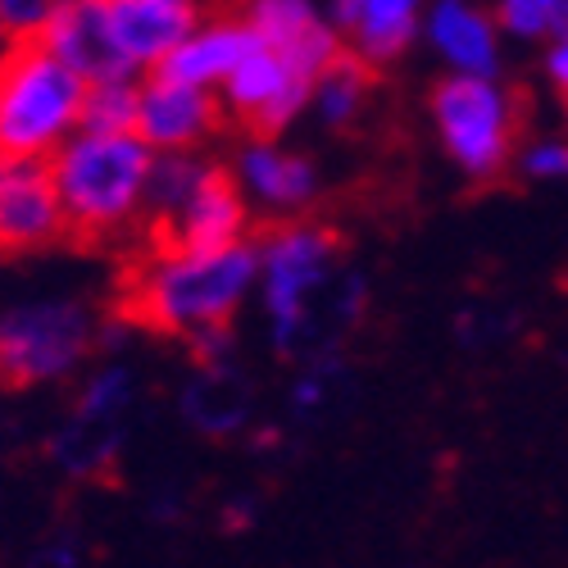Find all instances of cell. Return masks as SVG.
<instances>
[{"label":"cell","instance_id":"cell-1","mask_svg":"<svg viewBox=\"0 0 568 568\" xmlns=\"http://www.w3.org/2000/svg\"><path fill=\"white\" fill-rule=\"evenodd\" d=\"M260 282L255 242L223 251H182L164 246L136 264L128 282V310L169 337H210L236 318Z\"/></svg>","mask_w":568,"mask_h":568},{"label":"cell","instance_id":"cell-2","mask_svg":"<svg viewBox=\"0 0 568 568\" xmlns=\"http://www.w3.org/2000/svg\"><path fill=\"white\" fill-rule=\"evenodd\" d=\"M155 151L136 132H73L51 155V178L69 232L110 242L146 214Z\"/></svg>","mask_w":568,"mask_h":568},{"label":"cell","instance_id":"cell-3","mask_svg":"<svg viewBox=\"0 0 568 568\" xmlns=\"http://www.w3.org/2000/svg\"><path fill=\"white\" fill-rule=\"evenodd\" d=\"M87 78L60 64L41 41L0 51V160H41L82 128Z\"/></svg>","mask_w":568,"mask_h":568},{"label":"cell","instance_id":"cell-4","mask_svg":"<svg viewBox=\"0 0 568 568\" xmlns=\"http://www.w3.org/2000/svg\"><path fill=\"white\" fill-rule=\"evenodd\" d=\"M260 310L268 318V337L277 351H296V342L310 333L314 296L333 287L337 277V232L310 223V219H287L260 242Z\"/></svg>","mask_w":568,"mask_h":568},{"label":"cell","instance_id":"cell-5","mask_svg":"<svg viewBox=\"0 0 568 568\" xmlns=\"http://www.w3.org/2000/svg\"><path fill=\"white\" fill-rule=\"evenodd\" d=\"M433 128L446 160L473 178H496L518 146V101L500 78H442L433 87Z\"/></svg>","mask_w":568,"mask_h":568},{"label":"cell","instance_id":"cell-6","mask_svg":"<svg viewBox=\"0 0 568 568\" xmlns=\"http://www.w3.org/2000/svg\"><path fill=\"white\" fill-rule=\"evenodd\" d=\"M97 346V314L73 296L23 301L0 314V383L37 387L69 377Z\"/></svg>","mask_w":568,"mask_h":568},{"label":"cell","instance_id":"cell-7","mask_svg":"<svg viewBox=\"0 0 568 568\" xmlns=\"http://www.w3.org/2000/svg\"><path fill=\"white\" fill-rule=\"evenodd\" d=\"M310 87L314 82L305 73H296L287 60H277L273 51L255 45V51L236 64V73L219 87V101L255 136H277L310 110Z\"/></svg>","mask_w":568,"mask_h":568},{"label":"cell","instance_id":"cell-8","mask_svg":"<svg viewBox=\"0 0 568 568\" xmlns=\"http://www.w3.org/2000/svg\"><path fill=\"white\" fill-rule=\"evenodd\" d=\"M223 110L214 91H196L164 73L141 78L136 87V136L155 155H201V146L219 132Z\"/></svg>","mask_w":568,"mask_h":568},{"label":"cell","instance_id":"cell-9","mask_svg":"<svg viewBox=\"0 0 568 568\" xmlns=\"http://www.w3.org/2000/svg\"><path fill=\"white\" fill-rule=\"evenodd\" d=\"M227 178L236 182V192H242L246 205H255L264 214H282V219L310 210L323 186L310 155L282 146L277 136H255V132L232 151Z\"/></svg>","mask_w":568,"mask_h":568},{"label":"cell","instance_id":"cell-10","mask_svg":"<svg viewBox=\"0 0 568 568\" xmlns=\"http://www.w3.org/2000/svg\"><path fill=\"white\" fill-rule=\"evenodd\" d=\"M69 236V219L55 192L51 164L0 160V251L28 255Z\"/></svg>","mask_w":568,"mask_h":568},{"label":"cell","instance_id":"cell-11","mask_svg":"<svg viewBox=\"0 0 568 568\" xmlns=\"http://www.w3.org/2000/svg\"><path fill=\"white\" fill-rule=\"evenodd\" d=\"M105 32L114 45V60L128 78L160 73V64L182 45V37L196 28L201 10L192 0H101Z\"/></svg>","mask_w":568,"mask_h":568},{"label":"cell","instance_id":"cell-12","mask_svg":"<svg viewBox=\"0 0 568 568\" xmlns=\"http://www.w3.org/2000/svg\"><path fill=\"white\" fill-rule=\"evenodd\" d=\"M242 23L255 32L264 51L287 60L310 82L346 55L337 28L327 23V14L314 0H242Z\"/></svg>","mask_w":568,"mask_h":568},{"label":"cell","instance_id":"cell-13","mask_svg":"<svg viewBox=\"0 0 568 568\" xmlns=\"http://www.w3.org/2000/svg\"><path fill=\"white\" fill-rule=\"evenodd\" d=\"M450 78H496L505 60V37L478 0H428L423 37Z\"/></svg>","mask_w":568,"mask_h":568},{"label":"cell","instance_id":"cell-14","mask_svg":"<svg viewBox=\"0 0 568 568\" xmlns=\"http://www.w3.org/2000/svg\"><path fill=\"white\" fill-rule=\"evenodd\" d=\"M423 10L428 0H333L327 23L337 28L346 55L377 69L400 60L423 37Z\"/></svg>","mask_w":568,"mask_h":568},{"label":"cell","instance_id":"cell-15","mask_svg":"<svg viewBox=\"0 0 568 568\" xmlns=\"http://www.w3.org/2000/svg\"><path fill=\"white\" fill-rule=\"evenodd\" d=\"M164 246H182V251H223V246H242L251 242V205L236 192V182L227 178V169H210V178L192 192L164 227Z\"/></svg>","mask_w":568,"mask_h":568},{"label":"cell","instance_id":"cell-16","mask_svg":"<svg viewBox=\"0 0 568 568\" xmlns=\"http://www.w3.org/2000/svg\"><path fill=\"white\" fill-rule=\"evenodd\" d=\"M255 32L242 23V14H214V19H196V28L182 37L178 51L160 64L164 78L173 82H186L196 91H214L236 73L251 51H255Z\"/></svg>","mask_w":568,"mask_h":568},{"label":"cell","instance_id":"cell-17","mask_svg":"<svg viewBox=\"0 0 568 568\" xmlns=\"http://www.w3.org/2000/svg\"><path fill=\"white\" fill-rule=\"evenodd\" d=\"M45 51L60 64H69L87 82H105V78H128L114 60V45L105 32V6L101 0H55L51 23L37 37Z\"/></svg>","mask_w":568,"mask_h":568},{"label":"cell","instance_id":"cell-18","mask_svg":"<svg viewBox=\"0 0 568 568\" xmlns=\"http://www.w3.org/2000/svg\"><path fill=\"white\" fill-rule=\"evenodd\" d=\"M368 91H373V69L359 64L355 55H342L314 78L310 110L323 128H351L368 105Z\"/></svg>","mask_w":568,"mask_h":568},{"label":"cell","instance_id":"cell-19","mask_svg":"<svg viewBox=\"0 0 568 568\" xmlns=\"http://www.w3.org/2000/svg\"><path fill=\"white\" fill-rule=\"evenodd\" d=\"M214 160L205 155H155V169H151V186H146V214L155 219V227H164L192 192L210 178Z\"/></svg>","mask_w":568,"mask_h":568},{"label":"cell","instance_id":"cell-20","mask_svg":"<svg viewBox=\"0 0 568 568\" xmlns=\"http://www.w3.org/2000/svg\"><path fill=\"white\" fill-rule=\"evenodd\" d=\"M136 87H141V78L87 82L82 132H132L136 128Z\"/></svg>","mask_w":568,"mask_h":568},{"label":"cell","instance_id":"cell-21","mask_svg":"<svg viewBox=\"0 0 568 568\" xmlns=\"http://www.w3.org/2000/svg\"><path fill=\"white\" fill-rule=\"evenodd\" d=\"M491 19L509 41H550L568 28V0H496Z\"/></svg>","mask_w":568,"mask_h":568},{"label":"cell","instance_id":"cell-22","mask_svg":"<svg viewBox=\"0 0 568 568\" xmlns=\"http://www.w3.org/2000/svg\"><path fill=\"white\" fill-rule=\"evenodd\" d=\"M128 400H132V373L123 364H105V368H97V373L87 377L82 400H78V418L82 423H105Z\"/></svg>","mask_w":568,"mask_h":568},{"label":"cell","instance_id":"cell-23","mask_svg":"<svg viewBox=\"0 0 568 568\" xmlns=\"http://www.w3.org/2000/svg\"><path fill=\"white\" fill-rule=\"evenodd\" d=\"M55 0H0V41L19 45V41H37L41 28L51 23Z\"/></svg>","mask_w":568,"mask_h":568},{"label":"cell","instance_id":"cell-24","mask_svg":"<svg viewBox=\"0 0 568 568\" xmlns=\"http://www.w3.org/2000/svg\"><path fill=\"white\" fill-rule=\"evenodd\" d=\"M518 169L528 182H564L568 178V136H537L518 151Z\"/></svg>","mask_w":568,"mask_h":568},{"label":"cell","instance_id":"cell-25","mask_svg":"<svg viewBox=\"0 0 568 568\" xmlns=\"http://www.w3.org/2000/svg\"><path fill=\"white\" fill-rule=\"evenodd\" d=\"M541 73H546V82L559 91V97L568 101V28L559 32V37H550L546 41V55H541Z\"/></svg>","mask_w":568,"mask_h":568},{"label":"cell","instance_id":"cell-26","mask_svg":"<svg viewBox=\"0 0 568 568\" xmlns=\"http://www.w3.org/2000/svg\"><path fill=\"white\" fill-rule=\"evenodd\" d=\"M364 305V282L359 277H342V296H337V314L342 318H355Z\"/></svg>","mask_w":568,"mask_h":568},{"label":"cell","instance_id":"cell-27","mask_svg":"<svg viewBox=\"0 0 568 568\" xmlns=\"http://www.w3.org/2000/svg\"><path fill=\"white\" fill-rule=\"evenodd\" d=\"M323 396V387H318V377H301V383H296V400L301 405H314Z\"/></svg>","mask_w":568,"mask_h":568},{"label":"cell","instance_id":"cell-28","mask_svg":"<svg viewBox=\"0 0 568 568\" xmlns=\"http://www.w3.org/2000/svg\"><path fill=\"white\" fill-rule=\"evenodd\" d=\"M0 51H6V41H0Z\"/></svg>","mask_w":568,"mask_h":568},{"label":"cell","instance_id":"cell-29","mask_svg":"<svg viewBox=\"0 0 568 568\" xmlns=\"http://www.w3.org/2000/svg\"><path fill=\"white\" fill-rule=\"evenodd\" d=\"M192 6H196V0H192Z\"/></svg>","mask_w":568,"mask_h":568}]
</instances>
